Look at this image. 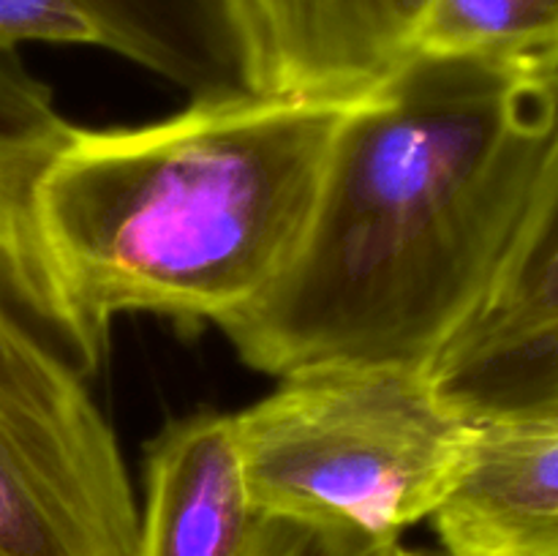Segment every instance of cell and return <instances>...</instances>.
I'll use <instances>...</instances> for the list:
<instances>
[{
	"instance_id": "obj_1",
	"label": "cell",
	"mask_w": 558,
	"mask_h": 556,
	"mask_svg": "<svg viewBox=\"0 0 558 556\" xmlns=\"http://www.w3.org/2000/svg\"><path fill=\"white\" fill-rule=\"evenodd\" d=\"M556 112L558 76L409 55L338 129L283 276L221 327L240 360L428 371L488 305Z\"/></svg>"
},
{
	"instance_id": "obj_2",
	"label": "cell",
	"mask_w": 558,
	"mask_h": 556,
	"mask_svg": "<svg viewBox=\"0 0 558 556\" xmlns=\"http://www.w3.org/2000/svg\"><path fill=\"white\" fill-rule=\"evenodd\" d=\"M357 101L234 90L153 123L71 125L36 189L65 292L104 333L118 314L227 327L298 254Z\"/></svg>"
},
{
	"instance_id": "obj_3",
	"label": "cell",
	"mask_w": 558,
	"mask_h": 556,
	"mask_svg": "<svg viewBox=\"0 0 558 556\" xmlns=\"http://www.w3.org/2000/svg\"><path fill=\"white\" fill-rule=\"evenodd\" d=\"M69 131L52 90L0 47V428L134 556V491L87 390L107 333L65 292L36 216L38 180Z\"/></svg>"
},
{
	"instance_id": "obj_4",
	"label": "cell",
	"mask_w": 558,
	"mask_h": 556,
	"mask_svg": "<svg viewBox=\"0 0 558 556\" xmlns=\"http://www.w3.org/2000/svg\"><path fill=\"white\" fill-rule=\"evenodd\" d=\"M234 431L259 516L401 537L441 505L472 420L428 371L330 368L281 379Z\"/></svg>"
},
{
	"instance_id": "obj_5",
	"label": "cell",
	"mask_w": 558,
	"mask_h": 556,
	"mask_svg": "<svg viewBox=\"0 0 558 556\" xmlns=\"http://www.w3.org/2000/svg\"><path fill=\"white\" fill-rule=\"evenodd\" d=\"M430 0H238L251 90L357 101L417 49Z\"/></svg>"
},
{
	"instance_id": "obj_6",
	"label": "cell",
	"mask_w": 558,
	"mask_h": 556,
	"mask_svg": "<svg viewBox=\"0 0 558 556\" xmlns=\"http://www.w3.org/2000/svg\"><path fill=\"white\" fill-rule=\"evenodd\" d=\"M430 521L447 556H558V412L472 423Z\"/></svg>"
},
{
	"instance_id": "obj_7",
	"label": "cell",
	"mask_w": 558,
	"mask_h": 556,
	"mask_svg": "<svg viewBox=\"0 0 558 556\" xmlns=\"http://www.w3.org/2000/svg\"><path fill=\"white\" fill-rule=\"evenodd\" d=\"M256 521L234 414H189L153 439L134 556H245Z\"/></svg>"
},
{
	"instance_id": "obj_8",
	"label": "cell",
	"mask_w": 558,
	"mask_h": 556,
	"mask_svg": "<svg viewBox=\"0 0 558 556\" xmlns=\"http://www.w3.org/2000/svg\"><path fill=\"white\" fill-rule=\"evenodd\" d=\"M96 47L134 60L191 98L251 90L238 0H74Z\"/></svg>"
},
{
	"instance_id": "obj_9",
	"label": "cell",
	"mask_w": 558,
	"mask_h": 556,
	"mask_svg": "<svg viewBox=\"0 0 558 556\" xmlns=\"http://www.w3.org/2000/svg\"><path fill=\"white\" fill-rule=\"evenodd\" d=\"M466 420L558 412V319L521 330H463L428 368Z\"/></svg>"
},
{
	"instance_id": "obj_10",
	"label": "cell",
	"mask_w": 558,
	"mask_h": 556,
	"mask_svg": "<svg viewBox=\"0 0 558 556\" xmlns=\"http://www.w3.org/2000/svg\"><path fill=\"white\" fill-rule=\"evenodd\" d=\"M414 52L558 76V0H430Z\"/></svg>"
},
{
	"instance_id": "obj_11",
	"label": "cell",
	"mask_w": 558,
	"mask_h": 556,
	"mask_svg": "<svg viewBox=\"0 0 558 556\" xmlns=\"http://www.w3.org/2000/svg\"><path fill=\"white\" fill-rule=\"evenodd\" d=\"M0 556H131L0 428Z\"/></svg>"
},
{
	"instance_id": "obj_12",
	"label": "cell",
	"mask_w": 558,
	"mask_h": 556,
	"mask_svg": "<svg viewBox=\"0 0 558 556\" xmlns=\"http://www.w3.org/2000/svg\"><path fill=\"white\" fill-rule=\"evenodd\" d=\"M558 251V112L554 134H550L545 156L539 161L537 178L529 191L526 207L521 213L515 234H512L507 254L501 259L494 292L485 309L510 298L521 289L545 262ZM483 309V311H485Z\"/></svg>"
},
{
	"instance_id": "obj_13",
	"label": "cell",
	"mask_w": 558,
	"mask_h": 556,
	"mask_svg": "<svg viewBox=\"0 0 558 556\" xmlns=\"http://www.w3.org/2000/svg\"><path fill=\"white\" fill-rule=\"evenodd\" d=\"M398 543L343 523L259 516L245 556H392Z\"/></svg>"
},
{
	"instance_id": "obj_14",
	"label": "cell",
	"mask_w": 558,
	"mask_h": 556,
	"mask_svg": "<svg viewBox=\"0 0 558 556\" xmlns=\"http://www.w3.org/2000/svg\"><path fill=\"white\" fill-rule=\"evenodd\" d=\"M93 44L96 33L74 0H0V47Z\"/></svg>"
},
{
	"instance_id": "obj_15",
	"label": "cell",
	"mask_w": 558,
	"mask_h": 556,
	"mask_svg": "<svg viewBox=\"0 0 558 556\" xmlns=\"http://www.w3.org/2000/svg\"><path fill=\"white\" fill-rule=\"evenodd\" d=\"M558 319V251L521 289L485 309L469 327L474 330H521ZM466 327V330H469Z\"/></svg>"
},
{
	"instance_id": "obj_16",
	"label": "cell",
	"mask_w": 558,
	"mask_h": 556,
	"mask_svg": "<svg viewBox=\"0 0 558 556\" xmlns=\"http://www.w3.org/2000/svg\"><path fill=\"white\" fill-rule=\"evenodd\" d=\"M392 556H425V554H417V551H412V548H407V545L398 543L396 551H392Z\"/></svg>"
}]
</instances>
